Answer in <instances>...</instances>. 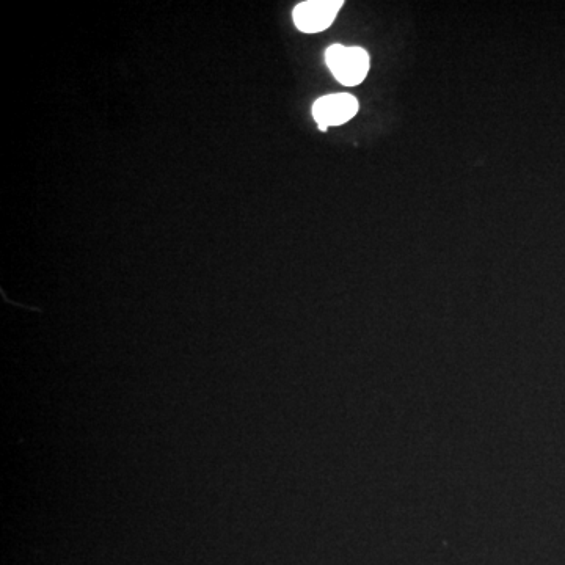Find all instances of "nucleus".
<instances>
[{
  "label": "nucleus",
  "instance_id": "obj_3",
  "mask_svg": "<svg viewBox=\"0 0 565 565\" xmlns=\"http://www.w3.org/2000/svg\"><path fill=\"white\" fill-rule=\"evenodd\" d=\"M357 98L347 93H335L319 98L313 106V117L322 132L329 126H341L352 120L358 113Z\"/></svg>",
  "mask_w": 565,
  "mask_h": 565
},
{
  "label": "nucleus",
  "instance_id": "obj_1",
  "mask_svg": "<svg viewBox=\"0 0 565 565\" xmlns=\"http://www.w3.org/2000/svg\"><path fill=\"white\" fill-rule=\"evenodd\" d=\"M325 63L336 81L347 87H355L365 81L369 71V54L363 48H347L343 44H332L325 51Z\"/></svg>",
  "mask_w": 565,
  "mask_h": 565
},
{
  "label": "nucleus",
  "instance_id": "obj_2",
  "mask_svg": "<svg viewBox=\"0 0 565 565\" xmlns=\"http://www.w3.org/2000/svg\"><path fill=\"white\" fill-rule=\"evenodd\" d=\"M343 5V0H307L294 8L292 18L300 32H324L332 26Z\"/></svg>",
  "mask_w": 565,
  "mask_h": 565
}]
</instances>
